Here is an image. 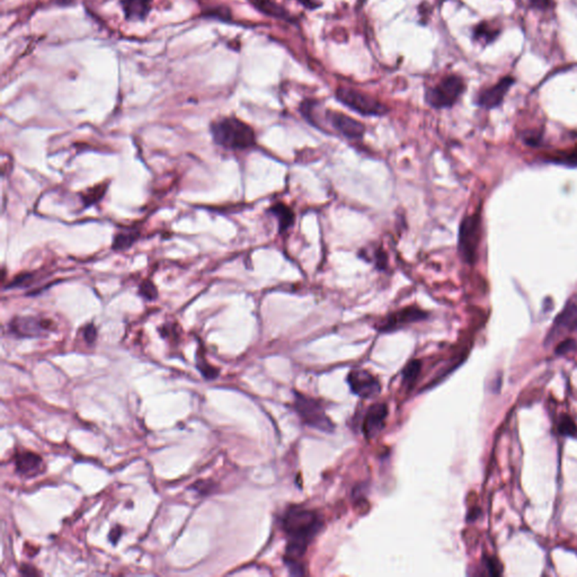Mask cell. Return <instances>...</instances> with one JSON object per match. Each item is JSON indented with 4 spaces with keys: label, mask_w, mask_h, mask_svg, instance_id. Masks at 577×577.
I'll return each instance as SVG.
<instances>
[{
    "label": "cell",
    "mask_w": 577,
    "mask_h": 577,
    "mask_svg": "<svg viewBox=\"0 0 577 577\" xmlns=\"http://www.w3.org/2000/svg\"><path fill=\"white\" fill-rule=\"evenodd\" d=\"M283 527L290 538V544L287 549V560L290 563H296V560L305 554L308 542L320 530V516L313 511L293 507L285 514Z\"/></svg>",
    "instance_id": "1"
},
{
    "label": "cell",
    "mask_w": 577,
    "mask_h": 577,
    "mask_svg": "<svg viewBox=\"0 0 577 577\" xmlns=\"http://www.w3.org/2000/svg\"><path fill=\"white\" fill-rule=\"evenodd\" d=\"M210 130L214 142L225 149L246 150L256 144L255 131L237 117L216 121Z\"/></svg>",
    "instance_id": "2"
},
{
    "label": "cell",
    "mask_w": 577,
    "mask_h": 577,
    "mask_svg": "<svg viewBox=\"0 0 577 577\" xmlns=\"http://www.w3.org/2000/svg\"><path fill=\"white\" fill-rule=\"evenodd\" d=\"M466 91V82L459 75H448L425 91V102L432 109H450Z\"/></svg>",
    "instance_id": "3"
},
{
    "label": "cell",
    "mask_w": 577,
    "mask_h": 577,
    "mask_svg": "<svg viewBox=\"0 0 577 577\" xmlns=\"http://www.w3.org/2000/svg\"><path fill=\"white\" fill-rule=\"evenodd\" d=\"M335 97L347 109L364 117H384L389 112L388 106L384 105V103L353 88H337Z\"/></svg>",
    "instance_id": "4"
},
{
    "label": "cell",
    "mask_w": 577,
    "mask_h": 577,
    "mask_svg": "<svg viewBox=\"0 0 577 577\" xmlns=\"http://www.w3.org/2000/svg\"><path fill=\"white\" fill-rule=\"evenodd\" d=\"M481 238V218L479 212L463 218L459 228L458 250L467 264H475Z\"/></svg>",
    "instance_id": "5"
},
{
    "label": "cell",
    "mask_w": 577,
    "mask_h": 577,
    "mask_svg": "<svg viewBox=\"0 0 577 577\" xmlns=\"http://www.w3.org/2000/svg\"><path fill=\"white\" fill-rule=\"evenodd\" d=\"M294 408L306 424L325 432L334 430V424L329 417H326L325 412L322 410L320 403H317L314 399L307 398L302 395H297Z\"/></svg>",
    "instance_id": "6"
},
{
    "label": "cell",
    "mask_w": 577,
    "mask_h": 577,
    "mask_svg": "<svg viewBox=\"0 0 577 577\" xmlns=\"http://www.w3.org/2000/svg\"><path fill=\"white\" fill-rule=\"evenodd\" d=\"M428 317V311L423 310L419 306H408V307L390 313L379 322L377 329L380 333H391L414 322H422Z\"/></svg>",
    "instance_id": "7"
},
{
    "label": "cell",
    "mask_w": 577,
    "mask_h": 577,
    "mask_svg": "<svg viewBox=\"0 0 577 577\" xmlns=\"http://www.w3.org/2000/svg\"><path fill=\"white\" fill-rule=\"evenodd\" d=\"M326 119L331 128L349 140H362L366 135V126L349 115L336 111L326 112Z\"/></svg>",
    "instance_id": "8"
},
{
    "label": "cell",
    "mask_w": 577,
    "mask_h": 577,
    "mask_svg": "<svg viewBox=\"0 0 577 577\" xmlns=\"http://www.w3.org/2000/svg\"><path fill=\"white\" fill-rule=\"evenodd\" d=\"M347 382L352 391L361 398H373L381 391L378 379L366 370H353L350 373Z\"/></svg>",
    "instance_id": "9"
},
{
    "label": "cell",
    "mask_w": 577,
    "mask_h": 577,
    "mask_svg": "<svg viewBox=\"0 0 577 577\" xmlns=\"http://www.w3.org/2000/svg\"><path fill=\"white\" fill-rule=\"evenodd\" d=\"M516 84L512 76H505L497 84L486 88L477 95L476 104L483 109L492 110L501 105L510 88Z\"/></svg>",
    "instance_id": "10"
},
{
    "label": "cell",
    "mask_w": 577,
    "mask_h": 577,
    "mask_svg": "<svg viewBox=\"0 0 577 577\" xmlns=\"http://www.w3.org/2000/svg\"><path fill=\"white\" fill-rule=\"evenodd\" d=\"M52 322L36 317H17L10 322V331L21 337H33L47 333L52 329Z\"/></svg>",
    "instance_id": "11"
},
{
    "label": "cell",
    "mask_w": 577,
    "mask_h": 577,
    "mask_svg": "<svg viewBox=\"0 0 577 577\" xmlns=\"http://www.w3.org/2000/svg\"><path fill=\"white\" fill-rule=\"evenodd\" d=\"M387 405L378 403L369 408L364 419V433L368 439H373L380 433L387 419Z\"/></svg>",
    "instance_id": "12"
},
{
    "label": "cell",
    "mask_w": 577,
    "mask_h": 577,
    "mask_svg": "<svg viewBox=\"0 0 577 577\" xmlns=\"http://www.w3.org/2000/svg\"><path fill=\"white\" fill-rule=\"evenodd\" d=\"M267 213L272 214L273 217L278 220V232L280 234H285L294 225V219H296L294 212L285 203H274L267 210Z\"/></svg>",
    "instance_id": "13"
},
{
    "label": "cell",
    "mask_w": 577,
    "mask_h": 577,
    "mask_svg": "<svg viewBox=\"0 0 577 577\" xmlns=\"http://www.w3.org/2000/svg\"><path fill=\"white\" fill-rule=\"evenodd\" d=\"M124 15L131 21H142L149 14L151 0H122Z\"/></svg>",
    "instance_id": "14"
},
{
    "label": "cell",
    "mask_w": 577,
    "mask_h": 577,
    "mask_svg": "<svg viewBox=\"0 0 577 577\" xmlns=\"http://www.w3.org/2000/svg\"><path fill=\"white\" fill-rule=\"evenodd\" d=\"M42 459L33 452H23L16 458V469L21 475H32L41 467Z\"/></svg>",
    "instance_id": "15"
},
{
    "label": "cell",
    "mask_w": 577,
    "mask_h": 577,
    "mask_svg": "<svg viewBox=\"0 0 577 577\" xmlns=\"http://www.w3.org/2000/svg\"><path fill=\"white\" fill-rule=\"evenodd\" d=\"M501 29L498 27H493L487 22H481V24L476 25L475 29L472 31V36L476 41L481 42V43L490 44L495 41L497 36H500Z\"/></svg>",
    "instance_id": "16"
},
{
    "label": "cell",
    "mask_w": 577,
    "mask_h": 577,
    "mask_svg": "<svg viewBox=\"0 0 577 577\" xmlns=\"http://www.w3.org/2000/svg\"><path fill=\"white\" fill-rule=\"evenodd\" d=\"M556 326L576 329L577 306L574 305V304H569V305L566 306L563 313L556 318Z\"/></svg>",
    "instance_id": "17"
},
{
    "label": "cell",
    "mask_w": 577,
    "mask_h": 577,
    "mask_svg": "<svg viewBox=\"0 0 577 577\" xmlns=\"http://www.w3.org/2000/svg\"><path fill=\"white\" fill-rule=\"evenodd\" d=\"M256 7H258L260 10L265 13V14L274 16V17H280L282 18V20H289V18H291L290 15L285 12V8H282V7L278 6L276 3H272L270 0H257V1H256Z\"/></svg>",
    "instance_id": "18"
},
{
    "label": "cell",
    "mask_w": 577,
    "mask_h": 577,
    "mask_svg": "<svg viewBox=\"0 0 577 577\" xmlns=\"http://www.w3.org/2000/svg\"><path fill=\"white\" fill-rule=\"evenodd\" d=\"M139 237L138 232L135 230H128V232H120L115 236L114 241H113V248L121 250V249L129 248L133 245L135 241H137V238Z\"/></svg>",
    "instance_id": "19"
},
{
    "label": "cell",
    "mask_w": 577,
    "mask_h": 577,
    "mask_svg": "<svg viewBox=\"0 0 577 577\" xmlns=\"http://www.w3.org/2000/svg\"><path fill=\"white\" fill-rule=\"evenodd\" d=\"M388 261L389 260H388L387 253L384 252V249L382 248H375L371 257L366 258V262L373 263L375 269L381 272L387 270Z\"/></svg>",
    "instance_id": "20"
},
{
    "label": "cell",
    "mask_w": 577,
    "mask_h": 577,
    "mask_svg": "<svg viewBox=\"0 0 577 577\" xmlns=\"http://www.w3.org/2000/svg\"><path fill=\"white\" fill-rule=\"evenodd\" d=\"M419 370H421V362L419 361L415 360L410 362L403 371L405 382L410 384H413L414 381L417 380Z\"/></svg>",
    "instance_id": "21"
},
{
    "label": "cell",
    "mask_w": 577,
    "mask_h": 577,
    "mask_svg": "<svg viewBox=\"0 0 577 577\" xmlns=\"http://www.w3.org/2000/svg\"><path fill=\"white\" fill-rule=\"evenodd\" d=\"M560 432L562 434H565V435H569V437L576 435L577 428L571 417H562L560 422Z\"/></svg>",
    "instance_id": "22"
},
{
    "label": "cell",
    "mask_w": 577,
    "mask_h": 577,
    "mask_svg": "<svg viewBox=\"0 0 577 577\" xmlns=\"http://www.w3.org/2000/svg\"><path fill=\"white\" fill-rule=\"evenodd\" d=\"M106 186H97V188H91V193L89 192L88 194H85V195H82L84 197V203L86 205L93 204V203L96 202L98 200L102 199L103 195L105 193Z\"/></svg>",
    "instance_id": "23"
},
{
    "label": "cell",
    "mask_w": 577,
    "mask_h": 577,
    "mask_svg": "<svg viewBox=\"0 0 577 577\" xmlns=\"http://www.w3.org/2000/svg\"><path fill=\"white\" fill-rule=\"evenodd\" d=\"M531 8L539 12H550L554 8V0H527Z\"/></svg>",
    "instance_id": "24"
},
{
    "label": "cell",
    "mask_w": 577,
    "mask_h": 577,
    "mask_svg": "<svg viewBox=\"0 0 577 577\" xmlns=\"http://www.w3.org/2000/svg\"><path fill=\"white\" fill-rule=\"evenodd\" d=\"M140 293L146 299L153 300L157 298V289L150 281H146L141 285Z\"/></svg>",
    "instance_id": "25"
},
{
    "label": "cell",
    "mask_w": 577,
    "mask_h": 577,
    "mask_svg": "<svg viewBox=\"0 0 577 577\" xmlns=\"http://www.w3.org/2000/svg\"><path fill=\"white\" fill-rule=\"evenodd\" d=\"M211 481H200L195 485L192 486V490H197L200 494H209L211 492L213 487L211 486Z\"/></svg>",
    "instance_id": "26"
},
{
    "label": "cell",
    "mask_w": 577,
    "mask_h": 577,
    "mask_svg": "<svg viewBox=\"0 0 577 577\" xmlns=\"http://www.w3.org/2000/svg\"><path fill=\"white\" fill-rule=\"evenodd\" d=\"M558 163L560 164L571 165V166H577V150L571 151V153H566L563 157L558 159Z\"/></svg>",
    "instance_id": "27"
},
{
    "label": "cell",
    "mask_w": 577,
    "mask_h": 577,
    "mask_svg": "<svg viewBox=\"0 0 577 577\" xmlns=\"http://www.w3.org/2000/svg\"><path fill=\"white\" fill-rule=\"evenodd\" d=\"M486 567L487 569H488V573H490V575H494V576H497V575L502 573V566L500 565L497 560H494V558L487 560Z\"/></svg>",
    "instance_id": "28"
},
{
    "label": "cell",
    "mask_w": 577,
    "mask_h": 577,
    "mask_svg": "<svg viewBox=\"0 0 577 577\" xmlns=\"http://www.w3.org/2000/svg\"><path fill=\"white\" fill-rule=\"evenodd\" d=\"M199 370L200 371H201V373H202V375H204L205 378L208 379L216 378V377H217L218 375V373H219L218 369H216V368H212V366H209V364H204V366H200Z\"/></svg>",
    "instance_id": "29"
},
{
    "label": "cell",
    "mask_w": 577,
    "mask_h": 577,
    "mask_svg": "<svg viewBox=\"0 0 577 577\" xmlns=\"http://www.w3.org/2000/svg\"><path fill=\"white\" fill-rule=\"evenodd\" d=\"M84 337H85V340H87V343L91 344L96 340L97 337V331L95 329L94 325H88L85 329H84Z\"/></svg>",
    "instance_id": "30"
},
{
    "label": "cell",
    "mask_w": 577,
    "mask_h": 577,
    "mask_svg": "<svg viewBox=\"0 0 577 577\" xmlns=\"http://www.w3.org/2000/svg\"><path fill=\"white\" fill-rule=\"evenodd\" d=\"M575 345H576V342H575L574 340H565V342H563V343L560 344V345L557 347V353H558V354H564V353H567V352L574 349Z\"/></svg>",
    "instance_id": "31"
},
{
    "label": "cell",
    "mask_w": 577,
    "mask_h": 577,
    "mask_svg": "<svg viewBox=\"0 0 577 577\" xmlns=\"http://www.w3.org/2000/svg\"><path fill=\"white\" fill-rule=\"evenodd\" d=\"M121 534H122L121 527H117L112 530L111 534H110V540H111L113 544H117V540L120 539Z\"/></svg>",
    "instance_id": "32"
},
{
    "label": "cell",
    "mask_w": 577,
    "mask_h": 577,
    "mask_svg": "<svg viewBox=\"0 0 577 577\" xmlns=\"http://www.w3.org/2000/svg\"><path fill=\"white\" fill-rule=\"evenodd\" d=\"M73 1V0H57V3H60V5H63V6H66V5H70Z\"/></svg>",
    "instance_id": "33"
}]
</instances>
